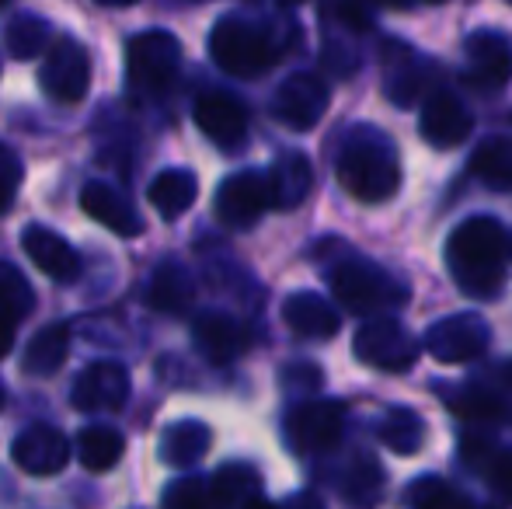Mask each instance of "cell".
I'll return each mask as SVG.
<instances>
[{"label":"cell","mask_w":512,"mask_h":509,"mask_svg":"<svg viewBox=\"0 0 512 509\" xmlns=\"http://www.w3.org/2000/svg\"><path fill=\"white\" fill-rule=\"evenodd\" d=\"M502 227L495 220H471V224L457 227L450 241V272L457 276V283L474 297H488L495 293V286L502 283Z\"/></svg>","instance_id":"1"},{"label":"cell","mask_w":512,"mask_h":509,"mask_svg":"<svg viewBox=\"0 0 512 509\" xmlns=\"http://www.w3.org/2000/svg\"><path fill=\"white\" fill-rule=\"evenodd\" d=\"M213 56L227 74L237 77H255L265 67H272L276 49L265 39V32L244 25V21H220V28L213 32Z\"/></svg>","instance_id":"2"},{"label":"cell","mask_w":512,"mask_h":509,"mask_svg":"<svg viewBox=\"0 0 512 509\" xmlns=\"http://www.w3.org/2000/svg\"><path fill=\"white\" fill-rule=\"evenodd\" d=\"M338 175L349 192L359 199H384L398 189V164L377 147H349L338 164Z\"/></svg>","instance_id":"3"},{"label":"cell","mask_w":512,"mask_h":509,"mask_svg":"<svg viewBox=\"0 0 512 509\" xmlns=\"http://www.w3.org/2000/svg\"><path fill=\"white\" fill-rule=\"evenodd\" d=\"M175 63L178 42L168 39V35H147V39H133V46H129V70H133L136 84L161 88L175 74Z\"/></svg>","instance_id":"4"},{"label":"cell","mask_w":512,"mask_h":509,"mask_svg":"<svg viewBox=\"0 0 512 509\" xmlns=\"http://www.w3.org/2000/svg\"><path fill=\"white\" fill-rule=\"evenodd\" d=\"M196 123L213 143L223 147H234L244 140V129H248V116H244V105L230 95H206L196 105Z\"/></svg>","instance_id":"5"},{"label":"cell","mask_w":512,"mask_h":509,"mask_svg":"<svg viewBox=\"0 0 512 509\" xmlns=\"http://www.w3.org/2000/svg\"><path fill=\"white\" fill-rule=\"evenodd\" d=\"M471 133V112L457 102L453 95L429 98L422 112V136L436 147H453Z\"/></svg>","instance_id":"6"},{"label":"cell","mask_w":512,"mask_h":509,"mask_svg":"<svg viewBox=\"0 0 512 509\" xmlns=\"http://www.w3.org/2000/svg\"><path fill=\"white\" fill-rule=\"evenodd\" d=\"M471 77L478 84H506L512 77V46L499 32H478L467 39Z\"/></svg>","instance_id":"7"},{"label":"cell","mask_w":512,"mask_h":509,"mask_svg":"<svg viewBox=\"0 0 512 509\" xmlns=\"http://www.w3.org/2000/svg\"><path fill=\"white\" fill-rule=\"evenodd\" d=\"M324 102H328V91H324V84L317 81V77H293V81L279 91V116L290 126L307 129V126H314Z\"/></svg>","instance_id":"8"},{"label":"cell","mask_w":512,"mask_h":509,"mask_svg":"<svg viewBox=\"0 0 512 509\" xmlns=\"http://www.w3.org/2000/svg\"><path fill=\"white\" fill-rule=\"evenodd\" d=\"M21 245H25V252L32 255V262H39V269L49 272V276L70 279L77 272V255L70 252L63 241H56L49 231H42V227H28Z\"/></svg>","instance_id":"9"},{"label":"cell","mask_w":512,"mask_h":509,"mask_svg":"<svg viewBox=\"0 0 512 509\" xmlns=\"http://www.w3.org/2000/svg\"><path fill=\"white\" fill-rule=\"evenodd\" d=\"M474 171L495 189H512V140H488L474 154Z\"/></svg>","instance_id":"10"},{"label":"cell","mask_w":512,"mask_h":509,"mask_svg":"<svg viewBox=\"0 0 512 509\" xmlns=\"http://www.w3.org/2000/svg\"><path fill=\"white\" fill-rule=\"evenodd\" d=\"M81 447H84V464H88V468H95V471H102V468H108V464L115 461V457H119L122 440H119V436L102 433V429H91V433H84Z\"/></svg>","instance_id":"11"},{"label":"cell","mask_w":512,"mask_h":509,"mask_svg":"<svg viewBox=\"0 0 512 509\" xmlns=\"http://www.w3.org/2000/svg\"><path fill=\"white\" fill-rule=\"evenodd\" d=\"M373 4H384V7H408L411 0H373Z\"/></svg>","instance_id":"12"},{"label":"cell","mask_w":512,"mask_h":509,"mask_svg":"<svg viewBox=\"0 0 512 509\" xmlns=\"http://www.w3.org/2000/svg\"><path fill=\"white\" fill-rule=\"evenodd\" d=\"M251 509H272V506H265V503H255V506H251Z\"/></svg>","instance_id":"13"},{"label":"cell","mask_w":512,"mask_h":509,"mask_svg":"<svg viewBox=\"0 0 512 509\" xmlns=\"http://www.w3.org/2000/svg\"><path fill=\"white\" fill-rule=\"evenodd\" d=\"M283 4H300V0H283Z\"/></svg>","instance_id":"14"},{"label":"cell","mask_w":512,"mask_h":509,"mask_svg":"<svg viewBox=\"0 0 512 509\" xmlns=\"http://www.w3.org/2000/svg\"><path fill=\"white\" fill-rule=\"evenodd\" d=\"M0 4H4V0H0Z\"/></svg>","instance_id":"15"},{"label":"cell","mask_w":512,"mask_h":509,"mask_svg":"<svg viewBox=\"0 0 512 509\" xmlns=\"http://www.w3.org/2000/svg\"><path fill=\"white\" fill-rule=\"evenodd\" d=\"M509 4H512V0H509Z\"/></svg>","instance_id":"16"}]
</instances>
